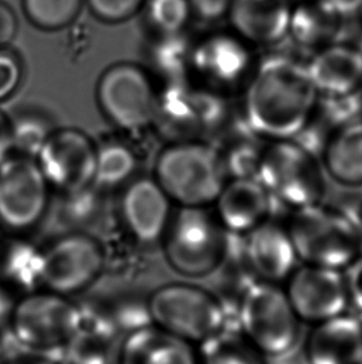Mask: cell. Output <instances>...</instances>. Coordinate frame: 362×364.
<instances>
[{
    "mask_svg": "<svg viewBox=\"0 0 362 364\" xmlns=\"http://www.w3.org/2000/svg\"><path fill=\"white\" fill-rule=\"evenodd\" d=\"M318 100L305 63L270 54L257 61L246 85L242 119L267 142L295 139L310 122Z\"/></svg>",
    "mask_w": 362,
    "mask_h": 364,
    "instance_id": "cell-1",
    "label": "cell"
},
{
    "mask_svg": "<svg viewBox=\"0 0 362 364\" xmlns=\"http://www.w3.org/2000/svg\"><path fill=\"white\" fill-rule=\"evenodd\" d=\"M287 229L303 264L343 271L362 254L361 220L323 202L293 210Z\"/></svg>",
    "mask_w": 362,
    "mask_h": 364,
    "instance_id": "cell-2",
    "label": "cell"
},
{
    "mask_svg": "<svg viewBox=\"0 0 362 364\" xmlns=\"http://www.w3.org/2000/svg\"><path fill=\"white\" fill-rule=\"evenodd\" d=\"M154 179L181 208L215 204L227 182L220 153L209 141L172 142L159 153Z\"/></svg>",
    "mask_w": 362,
    "mask_h": 364,
    "instance_id": "cell-3",
    "label": "cell"
},
{
    "mask_svg": "<svg viewBox=\"0 0 362 364\" xmlns=\"http://www.w3.org/2000/svg\"><path fill=\"white\" fill-rule=\"evenodd\" d=\"M232 237L206 208H181L163 237L168 264L179 275L202 279L225 265Z\"/></svg>",
    "mask_w": 362,
    "mask_h": 364,
    "instance_id": "cell-4",
    "label": "cell"
},
{
    "mask_svg": "<svg viewBox=\"0 0 362 364\" xmlns=\"http://www.w3.org/2000/svg\"><path fill=\"white\" fill-rule=\"evenodd\" d=\"M81 305L53 291L21 296L10 315L8 340L21 350L60 355L79 330Z\"/></svg>",
    "mask_w": 362,
    "mask_h": 364,
    "instance_id": "cell-5",
    "label": "cell"
},
{
    "mask_svg": "<svg viewBox=\"0 0 362 364\" xmlns=\"http://www.w3.org/2000/svg\"><path fill=\"white\" fill-rule=\"evenodd\" d=\"M236 315L241 332L265 357H284L298 345L300 320L277 284L247 281L241 287Z\"/></svg>",
    "mask_w": 362,
    "mask_h": 364,
    "instance_id": "cell-6",
    "label": "cell"
},
{
    "mask_svg": "<svg viewBox=\"0 0 362 364\" xmlns=\"http://www.w3.org/2000/svg\"><path fill=\"white\" fill-rule=\"evenodd\" d=\"M325 174L318 154L297 139H282L267 142L256 178L274 202L297 210L323 202Z\"/></svg>",
    "mask_w": 362,
    "mask_h": 364,
    "instance_id": "cell-7",
    "label": "cell"
},
{
    "mask_svg": "<svg viewBox=\"0 0 362 364\" xmlns=\"http://www.w3.org/2000/svg\"><path fill=\"white\" fill-rule=\"evenodd\" d=\"M231 121L229 97L201 85L170 80L158 94L154 122L172 142L215 139Z\"/></svg>",
    "mask_w": 362,
    "mask_h": 364,
    "instance_id": "cell-8",
    "label": "cell"
},
{
    "mask_svg": "<svg viewBox=\"0 0 362 364\" xmlns=\"http://www.w3.org/2000/svg\"><path fill=\"white\" fill-rule=\"evenodd\" d=\"M152 323L187 343L207 340L229 325V311L220 296L192 284H169L148 299Z\"/></svg>",
    "mask_w": 362,
    "mask_h": 364,
    "instance_id": "cell-9",
    "label": "cell"
},
{
    "mask_svg": "<svg viewBox=\"0 0 362 364\" xmlns=\"http://www.w3.org/2000/svg\"><path fill=\"white\" fill-rule=\"evenodd\" d=\"M253 46L231 31H214L191 46L189 69L197 84L230 97L243 92L255 70Z\"/></svg>",
    "mask_w": 362,
    "mask_h": 364,
    "instance_id": "cell-10",
    "label": "cell"
},
{
    "mask_svg": "<svg viewBox=\"0 0 362 364\" xmlns=\"http://www.w3.org/2000/svg\"><path fill=\"white\" fill-rule=\"evenodd\" d=\"M103 114L124 131H139L154 122L158 94L144 70L129 63L113 65L97 85Z\"/></svg>",
    "mask_w": 362,
    "mask_h": 364,
    "instance_id": "cell-11",
    "label": "cell"
},
{
    "mask_svg": "<svg viewBox=\"0 0 362 364\" xmlns=\"http://www.w3.org/2000/svg\"><path fill=\"white\" fill-rule=\"evenodd\" d=\"M49 187L35 158H6L0 163V224L14 232L35 227L48 210Z\"/></svg>",
    "mask_w": 362,
    "mask_h": 364,
    "instance_id": "cell-12",
    "label": "cell"
},
{
    "mask_svg": "<svg viewBox=\"0 0 362 364\" xmlns=\"http://www.w3.org/2000/svg\"><path fill=\"white\" fill-rule=\"evenodd\" d=\"M102 245L86 232H66L44 250L43 286L70 296L89 289L102 274Z\"/></svg>",
    "mask_w": 362,
    "mask_h": 364,
    "instance_id": "cell-13",
    "label": "cell"
},
{
    "mask_svg": "<svg viewBox=\"0 0 362 364\" xmlns=\"http://www.w3.org/2000/svg\"><path fill=\"white\" fill-rule=\"evenodd\" d=\"M35 159L50 187L77 192L93 184L97 147L79 129H55Z\"/></svg>",
    "mask_w": 362,
    "mask_h": 364,
    "instance_id": "cell-14",
    "label": "cell"
},
{
    "mask_svg": "<svg viewBox=\"0 0 362 364\" xmlns=\"http://www.w3.org/2000/svg\"><path fill=\"white\" fill-rule=\"evenodd\" d=\"M285 294L300 321L318 325L348 310L343 271L304 264L287 280Z\"/></svg>",
    "mask_w": 362,
    "mask_h": 364,
    "instance_id": "cell-15",
    "label": "cell"
},
{
    "mask_svg": "<svg viewBox=\"0 0 362 364\" xmlns=\"http://www.w3.org/2000/svg\"><path fill=\"white\" fill-rule=\"evenodd\" d=\"M320 97L348 99L362 95V46L343 40L314 51L305 63Z\"/></svg>",
    "mask_w": 362,
    "mask_h": 364,
    "instance_id": "cell-16",
    "label": "cell"
},
{
    "mask_svg": "<svg viewBox=\"0 0 362 364\" xmlns=\"http://www.w3.org/2000/svg\"><path fill=\"white\" fill-rule=\"evenodd\" d=\"M172 200L154 178H139L128 184L121 213L128 232L137 242H162L172 220Z\"/></svg>",
    "mask_w": 362,
    "mask_h": 364,
    "instance_id": "cell-17",
    "label": "cell"
},
{
    "mask_svg": "<svg viewBox=\"0 0 362 364\" xmlns=\"http://www.w3.org/2000/svg\"><path fill=\"white\" fill-rule=\"evenodd\" d=\"M241 239L242 257L255 279L278 285L298 267V255L288 229L278 223L270 219Z\"/></svg>",
    "mask_w": 362,
    "mask_h": 364,
    "instance_id": "cell-18",
    "label": "cell"
},
{
    "mask_svg": "<svg viewBox=\"0 0 362 364\" xmlns=\"http://www.w3.org/2000/svg\"><path fill=\"white\" fill-rule=\"evenodd\" d=\"M273 198L257 178H232L215 202V215L226 232L245 237L270 219Z\"/></svg>",
    "mask_w": 362,
    "mask_h": 364,
    "instance_id": "cell-19",
    "label": "cell"
},
{
    "mask_svg": "<svg viewBox=\"0 0 362 364\" xmlns=\"http://www.w3.org/2000/svg\"><path fill=\"white\" fill-rule=\"evenodd\" d=\"M292 0H234L231 30L253 48H272L288 39Z\"/></svg>",
    "mask_w": 362,
    "mask_h": 364,
    "instance_id": "cell-20",
    "label": "cell"
},
{
    "mask_svg": "<svg viewBox=\"0 0 362 364\" xmlns=\"http://www.w3.org/2000/svg\"><path fill=\"white\" fill-rule=\"evenodd\" d=\"M79 330L60 355L64 364H114L123 335L97 306H81Z\"/></svg>",
    "mask_w": 362,
    "mask_h": 364,
    "instance_id": "cell-21",
    "label": "cell"
},
{
    "mask_svg": "<svg viewBox=\"0 0 362 364\" xmlns=\"http://www.w3.org/2000/svg\"><path fill=\"white\" fill-rule=\"evenodd\" d=\"M308 364H362V320L343 315L315 325L307 342Z\"/></svg>",
    "mask_w": 362,
    "mask_h": 364,
    "instance_id": "cell-22",
    "label": "cell"
},
{
    "mask_svg": "<svg viewBox=\"0 0 362 364\" xmlns=\"http://www.w3.org/2000/svg\"><path fill=\"white\" fill-rule=\"evenodd\" d=\"M117 364H199L190 343L149 325L123 336Z\"/></svg>",
    "mask_w": 362,
    "mask_h": 364,
    "instance_id": "cell-23",
    "label": "cell"
},
{
    "mask_svg": "<svg viewBox=\"0 0 362 364\" xmlns=\"http://www.w3.org/2000/svg\"><path fill=\"white\" fill-rule=\"evenodd\" d=\"M345 21L323 0H298L292 8L288 39L314 53L340 41Z\"/></svg>",
    "mask_w": 362,
    "mask_h": 364,
    "instance_id": "cell-24",
    "label": "cell"
},
{
    "mask_svg": "<svg viewBox=\"0 0 362 364\" xmlns=\"http://www.w3.org/2000/svg\"><path fill=\"white\" fill-rule=\"evenodd\" d=\"M319 158L333 181L344 187H362V117L336 129Z\"/></svg>",
    "mask_w": 362,
    "mask_h": 364,
    "instance_id": "cell-25",
    "label": "cell"
},
{
    "mask_svg": "<svg viewBox=\"0 0 362 364\" xmlns=\"http://www.w3.org/2000/svg\"><path fill=\"white\" fill-rule=\"evenodd\" d=\"M44 250L23 239L0 242V286L23 292L39 291L43 286Z\"/></svg>",
    "mask_w": 362,
    "mask_h": 364,
    "instance_id": "cell-26",
    "label": "cell"
},
{
    "mask_svg": "<svg viewBox=\"0 0 362 364\" xmlns=\"http://www.w3.org/2000/svg\"><path fill=\"white\" fill-rule=\"evenodd\" d=\"M265 355L240 328L229 325L199 345V364H265Z\"/></svg>",
    "mask_w": 362,
    "mask_h": 364,
    "instance_id": "cell-27",
    "label": "cell"
},
{
    "mask_svg": "<svg viewBox=\"0 0 362 364\" xmlns=\"http://www.w3.org/2000/svg\"><path fill=\"white\" fill-rule=\"evenodd\" d=\"M137 161L134 153L122 143H107L97 148L93 186L104 191L121 187L132 177Z\"/></svg>",
    "mask_w": 362,
    "mask_h": 364,
    "instance_id": "cell-28",
    "label": "cell"
},
{
    "mask_svg": "<svg viewBox=\"0 0 362 364\" xmlns=\"http://www.w3.org/2000/svg\"><path fill=\"white\" fill-rule=\"evenodd\" d=\"M84 0H23L25 15L40 29L57 30L71 24Z\"/></svg>",
    "mask_w": 362,
    "mask_h": 364,
    "instance_id": "cell-29",
    "label": "cell"
},
{
    "mask_svg": "<svg viewBox=\"0 0 362 364\" xmlns=\"http://www.w3.org/2000/svg\"><path fill=\"white\" fill-rule=\"evenodd\" d=\"M13 143L18 154L36 158L54 128L46 122V117L40 114L21 112L15 117H10Z\"/></svg>",
    "mask_w": 362,
    "mask_h": 364,
    "instance_id": "cell-30",
    "label": "cell"
},
{
    "mask_svg": "<svg viewBox=\"0 0 362 364\" xmlns=\"http://www.w3.org/2000/svg\"><path fill=\"white\" fill-rule=\"evenodd\" d=\"M101 189L94 186L77 191L64 193V200L61 202L62 220L66 222L71 232H84L82 228L93 222L98 213L101 212L102 198Z\"/></svg>",
    "mask_w": 362,
    "mask_h": 364,
    "instance_id": "cell-31",
    "label": "cell"
},
{
    "mask_svg": "<svg viewBox=\"0 0 362 364\" xmlns=\"http://www.w3.org/2000/svg\"><path fill=\"white\" fill-rule=\"evenodd\" d=\"M148 15L163 35H180L192 18L189 0H149Z\"/></svg>",
    "mask_w": 362,
    "mask_h": 364,
    "instance_id": "cell-32",
    "label": "cell"
},
{
    "mask_svg": "<svg viewBox=\"0 0 362 364\" xmlns=\"http://www.w3.org/2000/svg\"><path fill=\"white\" fill-rule=\"evenodd\" d=\"M146 0H87L89 9L98 19L121 23L129 19L142 8Z\"/></svg>",
    "mask_w": 362,
    "mask_h": 364,
    "instance_id": "cell-33",
    "label": "cell"
},
{
    "mask_svg": "<svg viewBox=\"0 0 362 364\" xmlns=\"http://www.w3.org/2000/svg\"><path fill=\"white\" fill-rule=\"evenodd\" d=\"M232 1L234 0H189L192 16L207 24L227 19Z\"/></svg>",
    "mask_w": 362,
    "mask_h": 364,
    "instance_id": "cell-34",
    "label": "cell"
},
{
    "mask_svg": "<svg viewBox=\"0 0 362 364\" xmlns=\"http://www.w3.org/2000/svg\"><path fill=\"white\" fill-rule=\"evenodd\" d=\"M21 68L14 55L0 50V101L8 99L19 86Z\"/></svg>",
    "mask_w": 362,
    "mask_h": 364,
    "instance_id": "cell-35",
    "label": "cell"
},
{
    "mask_svg": "<svg viewBox=\"0 0 362 364\" xmlns=\"http://www.w3.org/2000/svg\"><path fill=\"white\" fill-rule=\"evenodd\" d=\"M344 271L349 304L362 315V254Z\"/></svg>",
    "mask_w": 362,
    "mask_h": 364,
    "instance_id": "cell-36",
    "label": "cell"
},
{
    "mask_svg": "<svg viewBox=\"0 0 362 364\" xmlns=\"http://www.w3.org/2000/svg\"><path fill=\"white\" fill-rule=\"evenodd\" d=\"M11 346L14 348L13 350H9V347L6 346L8 353H6V358L3 364H64L54 355H43V353H35V352L21 350L14 343H11Z\"/></svg>",
    "mask_w": 362,
    "mask_h": 364,
    "instance_id": "cell-37",
    "label": "cell"
},
{
    "mask_svg": "<svg viewBox=\"0 0 362 364\" xmlns=\"http://www.w3.org/2000/svg\"><path fill=\"white\" fill-rule=\"evenodd\" d=\"M18 29V21L15 18L14 11L10 9L9 5L0 1V48L9 44L14 39Z\"/></svg>",
    "mask_w": 362,
    "mask_h": 364,
    "instance_id": "cell-38",
    "label": "cell"
},
{
    "mask_svg": "<svg viewBox=\"0 0 362 364\" xmlns=\"http://www.w3.org/2000/svg\"><path fill=\"white\" fill-rule=\"evenodd\" d=\"M14 151L13 132L10 124L9 116L0 111V163L10 157V153Z\"/></svg>",
    "mask_w": 362,
    "mask_h": 364,
    "instance_id": "cell-39",
    "label": "cell"
},
{
    "mask_svg": "<svg viewBox=\"0 0 362 364\" xmlns=\"http://www.w3.org/2000/svg\"><path fill=\"white\" fill-rule=\"evenodd\" d=\"M323 1L344 20L350 19L361 13L362 0H323Z\"/></svg>",
    "mask_w": 362,
    "mask_h": 364,
    "instance_id": "cell-40",
    "label": "cell"
},
{
    "mask_svg": "<svg viewBox=\"0 0 362 364\" xmlns=\"http://www.w3.org/2000/svg\"><path fill=\"white\" fill-rule=\"evenodd\" d=\"M6 341H5L3 332L0 331V364L4 363L5 358H6Z\"/></svg>",
    "mask_w": 362,
    "mask_h": 364,
    "instance_id": "cell-41",
    "label": "cell"
},
{
    "mask_svg": "<svg viewBox=\"0 0 362 364\" xmlns=\"http://www.w3.org/2000/svg\"><path fill=\"white\" fill-rule=\"evenodd\" d=\"M292 1H293V3H295V1H298V0H292Z\"/></svg>",
    "mask_w": 362,
    "mask_h": 364,
    "instance_id": "cell-42",
    "label": "cell"
},
{
    "mask_svg": "<svg viewBox=\"0 0 362 364\" xmlns=\"http://www.w3.org/2000/svg\"><path fill=\"white\" fill-rule=\"evenodd\" d=\"M360 16H361V20H362V10H361V13H360Z\"/></svg>",
    "mask_w": 362,
    "mask_h": 364,
    "instance_id": "cell-43",
    "label": "cell"
},
{
    "mask_svg": "<svg viewBox=\"0 0 362 364\" xmlns=\"http://www.w3.org/2000/svg\"><path fill=\"white\" fill-rule=\"evenodd\" d=\"M361 225H362V218H361Z\"/></svg>",
    "mask_w": 362,
    "mask_h": 364,
    "instance_id": "cell-44",
    "label": "cell"
},
{
    "mask_svg": "<svg viewBox=\"0 0 362 364\" xmlns=\"http://www.w3.org/2000/svg\"><path fill=\"white\" fill-rule=\"evenodd\" d=\"M114 364H117V362H116V363H114Z\"/></svg>",
    "mask_w": 362,
    "mask_h": 364,
    "instance_id": "cell-45",
    "label": "cell"
}]
</instances>
